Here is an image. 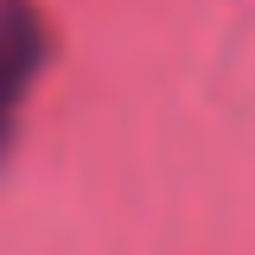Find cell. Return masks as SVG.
Returning a JSON list of instances; mask_svg holds the SVG:
<instances>
[{
	"mask_svg": "<svg viewBox=\"0 0 255 255\" xmlns=\"http://www.w3.org/2000/svg\"><path fill=\"white\" fill-rule=\"evenodd\" d=\"M45 51H51L45 13L32 0H0V159L19 140V115L32 83L45 77Z\"/></svg>",
	"mask_w": 255,
	"mask_h": 255,
	"instance_id": "cell-1",
	"label": "cell"
}]
</instances>
